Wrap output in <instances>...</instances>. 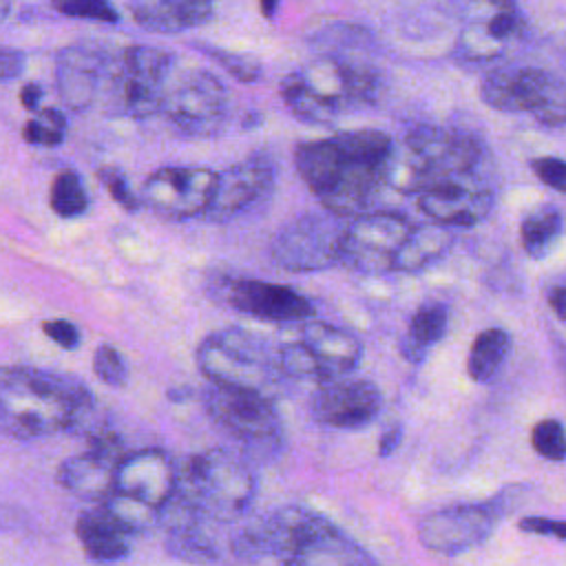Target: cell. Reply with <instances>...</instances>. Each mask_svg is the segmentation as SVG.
<instances>
[{"instance_id": "obj_1", "label": "cell", "mask_w": 566, "mask_h": 566, "mask_svg": "<svg viewBox=\"0 0 566 566\" xmlns=\"http://www.w3.org/2000/svg\"><path fill=\"white\" fill-rule=\"evenodd\" d=\"M391 144V137L382 130H340L325 139L298 144L294 164L323 210L354 219L369 210L371 199L385 184Z\"/></svg>"}, {"instance_id": "obj_2", "label": "cell", "mask_w": 566, "mask_h": 566, "mask_svg": "<svg viewBox=\"0 0 566 566\" xmlns=\"http://www.w3.org/2000/svg\"><path fill=\"white\" fill-rule=\"evenodd\" d=\"M93 407L91 389L73 376L24 365L0 367V429L11 438L86 429Z\"/></svg>"}, {"instance_id": "obj_3", "label": "cell", "mask_w": 566, "mask_h": 566, "mask_svg": "<svg viewBox=\"0 0 566 566\" xmlns=\"http://www.w3.org/2000/svg\"><path fill=\"white\" fill-rule=\"evenodd\" d=\"M486 146L480 135L464 128L420 124L391 144L385 184L402 195L422 190L482 168Z\"/></svg>"}, {"instance_id": "obj_4", "label": "cell", "mask_w": 566, "mask_h": 566, "mask_svg": "<svg viewBox=\"0 0 566 566\" xmlns=\"http://www.w3.org/2000/svg\"><path fill=\"white\" fill-rule=\"evenodd\" d=\"M279 88L296 119L329 124L347 108L371 106L380 93V75L363 62L323 55L285 75Z\"/></svg>"}, {"instance_id": "obj_5", "label": "cell", "mask_w": 566, "mask_h": 566, "mask_svg": "<svg viewBox=\"0 0 566 566\" xmlns=\"http://www.w3.org/2000/svg\"><path fill=\"white\" fill-rule=\"evenodd\" d=\"M256 493L248 460L230 449H208L175 460V495L206 522L241 517Z\"/></svg>"}, {"instance_id": "obj_6", "label": "cell", "mask_w": 566, "mask_h": 566, "mask_svg": "<svg viewBox=\"0 0 566 566\" xmlns=\"http://www.w3.org/2000/svg\"><path fill=\"white\" fill-rule=\"evenodd\" d=\"M268 555L281 566H380L358 542L305 506H283L261 522Z\"/></svg>"}, {"instance_id": "obj_7", "label": "cell", "mask_w": 566, "mask_h": 566, "mask_svg": "<svg viewBox=\"0 0 566 566\" xmlns=\"http://www.w3.org/2000/svg\"><path fill=\"white\" fill-rule=\"evenodd\" d=\"M199 371L214 387L254 391L272 398L285 378L279 367L276 349L261 336L228 327L208 334L197 347Z\"/></svg>"}, {"instance_id": "obj_8", "label": "cell", "mask_w": 566, "mask_h": 566, "mask_svg": "<svg viewBox=\"0 0 566 566\" xmlns=\"http://www.w3.org/2000/svg\"><path fill=\"white\" fill-rule=\"evenodd\" d=\"M172 55L144 44L122 49L104 66L106 111L115 117L148 119L159 113L170 80Z\"/></svg>"}, {"instance_id": "obj_9", "label": "cell", "mask_w": 566, "mask_h": 566, "mask_svg": "<svg viewBox=\"0 0 566 566\" xmlns=\"http://www.w3.org/2000/svg\"><path fill=\"white\" fill-rule=\"evenodd\" d=\"M279 367L285 378L329 382L354 371L363 358V343L352 332L310 321L298 336L276 349Z\"/></svg>"}, {"instance_id": "obj_10", "label": "cell", "mask_w": 566, "mask_h": 566, "mask_svg": "<svg viewBox=\"0 0 566 566\" xmlns=\"http://www.w3.org/2000/svg\"><path fill=\"white\" fill-rule=\"evenodd\" d=\"M482 102L500 113H526L546 126H562L566 117L564 82L539 66H502L480 86Z\"/></svg>"}, {"instance_id": "obj_11", "label": "cell", "mask_w": 566, "mask_h": 566, "mask_svg": "<svg viewBox=\"0 0 566 566\" xmlns=\"http://www.w3.org/2000/svg\"><path fill=\"white\" fill-rule=\"evenodd\" d=\"M203 407L212 422L237 440L245 453H274L281 447V420L274 400L254 391L210 385Z\"/></svg>"}, {"instance_id": "obj_12", "label": "cell", "mask_w": 566, "mask_h": 566, "mask_svg": "<svg viewBox=\"0 0 566 566\" xmlns=\"http://www.w3.org/2000/svg\"><path fill=\"white\" fill-rule=\"evenodd\" d=\"M159 113L184 135L214 137L228 122L230 95L210 71L195 69L175 84L168 82Z\"/></svg>"}, {"instance_id": "obj_13", "label": "cell", "mask_w": 566, "mask_h": 566, "mask_svg": "<svg viewBox=\"0 0 566 566\" xmlns=\"http://www.w3.org/2000/svg\"><path fill=\"white\" fill-rule=\"evenodd\" d=\"M347 221L327 210L307 212L285 223L270 243L274 265L290 272H318L338 263Z\"/></svg>"}, {"instance_id": "obj_14", "label": "cell", "mask_w": 566, "mask_h": 566, "mask_svg": "<svg viewBox=\"0 0 566 566\" xmlns=\"http://www.w3.org/2000/svg\"><path fill=\"white\" fill-rule=\"evenodd\" d=\"M411 221L394 210H367L347 221L338 263L365 276L394 270V259L405 243Z\"/></svg>"}, {"instance_id": "obj_15", "label": "cell", "mask_w": 566, "mask_h": 566, "mask_svg": "<svg viewBox=\"0 0 566 566\" xmlns=\"http://www.w3.org/2000/svg\"><path fill=\"white\" fill-rule=\"evenodd\" d=\"M524 18L515 0H467L455 53L467 62H493L520 40Z\"/></svg>"}, {"instance_id": "obj_16", "label": "cell", "mask_w": 566, "mask_h": 566, "mask_svg": "<svg viewBox=\"0 0 566 566\" xmlns=\"http://www.w3.org/2000/svg\"><path fill=\"white\" fill-rule=\"evenodd\" d=\"M217 186V170L208 166H161L142 186V203L157 217L184 221L203 217Z\"/></svg>"}, {"instance_id": "obj_17", "label": "cell", "mask_w": 566, "mask_h": 566, "mask_svg": "<svg viewBox=\"0 0 566 566\" xmlns=\"http://www.w3.org/2000/svg\"><path fill=\"white\" fill-rule=\"evenodd\" d=\"M497 515L491 500L480 504H451L422 517L418 539L431 553L453 557L482 544L491 535Z\"/></svg>"}, {"instance_id": "obj_18", "label": "cell", "mask_w": 566, "mask_h": 566, "mask_svg": "<svg viewBox=\"0 0 566 566\" xmlns=\"http://www.w3.org/2000/svg\"><path fill=\"white\" fill-rule=\"evenodd\" d=\"M418 197V208L440 226H478L495 206V190L489 186L482 170L444 179Z\"/></svg>"}, {"instance_id": "obj_19", "label": "cell", "mask_w": 566, "mask_h": 566, "mask_svg": "<svg viewBox=\"0 0 566 566\" xmlns=\"http://www.w3.org/2000/svg\"><path fill=\"white\" fill-rule=\"evenodd\" d=\"M274 188V164L268 155L256 153L245 157L226 170L217 172V186L212 201L206 210V219L223 223L261 201Z\"/></svg>"}, {"instance_id": "obj_20", "label": "cell", "mask_w": 566, "mask_h": 566, "mask_svg": "<svg viewBox=\"0 0 566 566\" xmlns=\"http://www.w3.org/2000/svg\"><path fill=\"white\" fill-rule=\"evenodd\" d=\"M221 294L230 307L259 321L301 323L314 314L312 301L283 283H270L259 279H230L223 285Z\"/></svg>"}, {"instance_id": "obj_21", "label": "cell", "mask_w": 566, "mask_h": 566, "mask_svg": "<svg viewBox=\"0 0 566 566\" xmlns=\"http://www.w3.org/2000/svg\"><path fill=\"white\" fill-rule=\"evenodd\" d=\"M380 407L382 396L369 380L321 382L310 400L312 418L334 429H360L380 413Z\"/></svg>"}, {"instance_id": "obj_22", "label": "cell", "mask_w": 566, "mask_h": 566, "mask_svg": "<svg viewBox=\"0 0 566 566\" xmlns=\"http://www.w3.org/2000/svg\"><path fill=\"white\" fill-rule=\"evenodd\" d=\"M113 493L159 509L175 493V460L157 447L124 453L115 464Z\"/></svg>"}, {"instance_id": "obj_23", "label": "cell", "mask_w": 566, "mask_h": 566, "mask_svg": "<svg viewBox=\"0 0 566 566\" xmlns=\"http://www.w3.org/2000/svg\"><path fill=\"white\" fill-rule=\"evenodd\" d=\"M106 60L88 44L64 46L55 57V88L69 111H86L102 84Z\"/></svg>"}, {"instance_id": "obj_24", "label": "cell", "mask_w": 566, "mask_h": 566, "mask_svg": "<svg viewBox=\"0 0 566 566\" xmlns=\"http://www.w3.org/2000/svg\"><path fill=\"white\" fill-rule=\"evenodd\" d=\"M119 458L117 453L88 447L84 453L71 455L60 464L57 482L69 493L102 504L113 493L115 464Z\"/></svg>"}, {"instance_id": "obj_25", "label": "cell", "mask_w": 566, "mask_h": 566, "mask_svg": "<svg viewBox=\"0 0 566 566\" xmlns=\"http://www.w3.org/2000/svg\"><path fill=\"white\" fill-rule=\"evenodd\" d=\"M133 20L150 33H181L214 15L210 0H128Z\"/></svg>"}, {"instance_id": "obj_26", "label": "cell", "mask_w": 566, "mask_h": 566, "mask_svg": "<svg viewBox=\"0 0 566 566\" xmlns=\"http://www.w3.org/2000/svg\"><path fill=\"white\" fill-rule=\"evenodd\" d=\"M75 535L86 557L93 562H117L130 551L128 533H124L102 506L84 511L77 517Z\"/></svg>"}, {"instance_id": "obj_27", "label": "cell", "mask_w": 566, "mask_h": 566, "mask_svg": "<svg viewBox=\"0 0 566 566\" xmlns=\"http://www.w3.org/2000/svg\"><path fill=\"white\" fill-rule=\"evenodd\" d=\"M453 241H455V234L447 226H440L433 221L422 226H411L405 243L400 245L394 259V270L409 272V274L420 272L433 265L436 261L444 259Z\"/></svg>"}, {"instance_id": "obj_28", "label": "cell", "mask_w": 566, "mask_h": 566, "mask_svg": "<svg viewBox=\"0 0 566 566\" xmlns=\"http://www.w3.org/2000/svg\"><path fill=\"white\" fill-rule=\"evenodd\" d=\"M449 312L442 303H424L420 305L407 327V334L400 340V354L418 365L427 358L429 349L444 336Z\"/></svg>"}, {"instance_id": "obj_29", "label": "cell", "mask_w": 566, "mask_h": 566, "mask_svg": "<svg viewBox=\"0 0 566 566\" xmlns=\"http://www.w3.org/2000/svg\"><path fill=\"white\" fill-rule=\"evenodd\" d=\"M511 352V336L502 327H489L473 338L467 356V371L475 382H489L502 369Z\"/></svg>"}, {"instance_id": "obj_30", "label": "cell", "mask_w": 566, "mask_h": 566, "mask_svg": "<svg viewBox=\"0 0 566 566\" xmlns=\"http://www.w3.org/2000/svg\"><path fill=\"white\" fill-rule=\"evenodd\" d=\"M562 237V212L557 206L544 203L528 212L520 226V239L524 252L539 261L544 259Z\"/></svg>"}, {"instance_id": "obj_31", "label": "cell", "mask_w": 566, "mask_h": 566, "mask_svg": "<svg viewBox=\"0 0 566 566\" xmlns=\"http://www.w3.org/2000/svg\"><path fill=\"white\" fill-rule=\"evenodd\" d=\"M208 522H192L166 531V548L172 557L190 564H210L219 557L214 539L206 533Z\"/></svg>"}, {"instance_id": "obj_32", "label": "cell", "mask_w": 566, "mask_h": 566, "mask_svg": "<svg viewBox=\"0 0 566 566\" xmlns=\"http://www.w3.org/2000/svg\"><path fill=\"white\" fill-rule=\"evenodd\" d=\"M99 506L128 535L146 533L157 526V509H153L139 500H133L128 495L111 493Z\"/></svg>"}, {"instance_id": "obj_33", "label": "cell", "mask_w": 566, "mask_h": 566, "mask_svg": "<svg viewBox=\"0 0 566 566\" xmlns=\"http://www.w3.org/2000/svg\"><path fill=\"white\" fill-rule=\"evenodd\" d=\"M49 201L53 212L62 219H75L88 210V195L75 170H62L55 175Z\"/></svg>"}, {"instance_id": "obj_34", "label": "cell", "mask_w": 566, "mask_h": 566, "mask_svg": "<svg viewBox=\"0 0 566 566\" xmlns=\"http://www.w3.org/2000/svg\"><path fill=\"white\" fill-rule=\"evenodd\" d=\"M22 137L31 146L55 148L66 137V117L57 108L38 111V115L24 124Z\"/></svg>"}, {"instance_id": "obj_35", "label": "cell", "mask_w": 566, "mask_h": 566, "mask_svg": "<svg viewBox=\"0 0 566 566\" xmlns=\"http://www.w3.org/2000/svg\"><path fill=\"white\" fill-rule=\"evenodd\" d=\"M199 49L239 82H256L263 73L261 62L250 53H234V51H223L214 46H199Z\"/></svg>"}, {"instance_id": "obj_36", "label": "cell", "mask_w": 566, "mask_h": 566, "mask_svg": "<svg viewBox=\"0 0 566 566\" xmlns=\"http://www.w3.org/2000/svg\"><path fill=\"white\" fill-rule=\"evenodd\" d=\"M531 442L533 449L553 462H562L566 455V438H564V427L555 418L539 420L533 431H531Z\"/></svg>"}, {"instance_id": "obj_37", "label": "cell", "mask_w": 566, "mask_h": 566, "mask_svg": "<svg viewBox=\"0 0 566 566\" xmlns=\"http://www.w3.org/2000/svg\"><path fill=\"white\" fill-rule=\"evenodd\" d=\"M93 371L108 387H124L128 380V367L122 354L113 345H99L93 354Z\"/></svg>"}, {"instance_id": "obj_38", "label": "cell", "mask_w": 566, "mask_h": 566, "mask_svg": "<svg viewBox=\"0 0 566 566\" xmlns=\"http://www.w3.org/2000/svg\"><path fill=\"white\" fill-rule=\"evenodd\" d=\"M53 7L69 18L97 20V22H117L119 13L111 0H51Z\"/></svg>"}, {"instance_id": "obj_39", "label": "cell", "mask_w": 566, "mask_h": 566, "mask_svg": "<svg viewBox=\"0 0 566 566\" xmlns=\"http://www.w3.org/2000/svg\"><path fill=\"white\" fill-rule=\"evenodd\" d=\"M97 179L102 181V186L108 190V195H111L124 210L135 212V210L139 208V199H137V195L130 190L128 179H126V175H124L119 168H115V166H102V168L97 170Z\"/></svg>"}, {"instance_id": "obj_40", "label": "cell", "mask_w": 566, "mask_h": 566, "mask_svg": "<svg viewBox=\"0 0 566 566\" xmlns=\"http://www.w3.org/2000/svg\"><path fill=\"white\" fill-rule=\"evenodd\" d=\"M531 170L537 179L557 192L566 190V164L557 157H537L531 161Z\"/></svg>"}, {"instance_id": "obj_41", "label": "cell", "mask_w": 566, "mask_h": 566, "mask_svg": "<svg viewBox=\"0 0 566 566\" xmlns=\"http://www.w3.org/2000/svg\"><path fill=\"white\" fill-rule=\"evenodd\" d=\"M42 332L62 349H75L82 340L80 329L75 323L66 321V318H53V321H44L42 323Z\"/></svg>"}, {"instance_id": "obj_42", "label": "cell", "mask_w": 566, "mask_h": 566, "mask_svg": "<svg viewBox=\"0 0 566 566\" xmlns=\"http://www.w3.org/2000/svg\"><path fill=\"white\" fill-rule=\"evenodd\" d=\"M520 531L524 533H531V535H553L557 539H564L566 537V526L564 522L559 520H551V517H537V515H528V517H522L517 522Z\"/></svg>"}, {"instance_id": "obj_43", "label": "cell", "mask_w": 566, "mask_h": 566, "mask_svg": "<svg viewBox=\"0 0 566 566\" xmlns=\"http://www.w3.org/2000/svg\"><path fill=\"white\" fill-rule=\"evenodd\" d=\"M24 69V55L18 49L0 46V82L15 80Z\"/></svg>"}, {"instance_id": "obj_44", "label": "cell", "mask_w": 566, "mask_h": 566, "mask_svg": "<svg viewBox=\"0 0 566 566\" xmlns=\"http://www.w3.org/2000/svg\"><path fill=\"white\" fill-rule=\"evenodd\" d=\"M400 440H402V424H389L382 433H380V440H378V455L380 458H387V455H391L396 449H398V444H400Z\"/></svg>"}, {"instance_id": "obj_45", "label": "cell", "mask_w": 566, "mask_h": 566, "mask_svg": "<svg viewBox=\"0 0 566 566\" xmlns=\"http://www.w3.org/2000/svg\"><path fill=\"white\" fill-rule=\"evenodd\" d=\"M40 97H42V86L35 84V82H27L20 91V102L27 111H38Z\"/></svg>"}, {"instance_id": "obj_46", "label": "cell", "mask_w": 566, "mask_h": 566, "mask_svg": "<svg viewBox=\"0 0 566 566\" xmlns=\"http://www.w3.org/2000/svg\"><path fill=\"white\" fill-rule=\"evenodd\" d=\"M566 290L564 285H555L548 290V303L553 305V312L557 314L559 321H564V310H566Z\"/></svg>"}, {"instance_id": "obj_47", "label": "cell", "mask_w": 566, "mask_h": 566, "mask_svg": "<svg viewBox=\"0 0 566 566\" xmlns=\"http://www.w3.org/2000/svg\"><path fill=\"white\" fill-rule=\"evenodd\" d=\"M259 2H261V11H263V15L272 18V15H274V9H276V2H279V0H259Z\"/></svg>"}, {"instance_id": "obj_48", "label": "cell", "mask_w": 566, "mask_h": 566, "mask_svg": "<svg viewBox=\"0 0 566 566\" xmlns=\"http://www.w3.org/2000/svg\"><path fill=\"white\" fill-rule=\"evenodd\" d=\"M11 13V0H0V24L9 18Z\"/></svg>"}, {"instance_id": "obj_49", "label": "cell", "mask_w": 566, "mask_h": 566, "mask_svg": "<svg viewBox=\"0 0 566 566\" xmlns=\"http://www.w3.org/2000/svg\"><path fill=\"white\" fill-rule=\"evenodd\" d=\"M210 2H212V0H210Z\"/></svg>"}]
</instances>
